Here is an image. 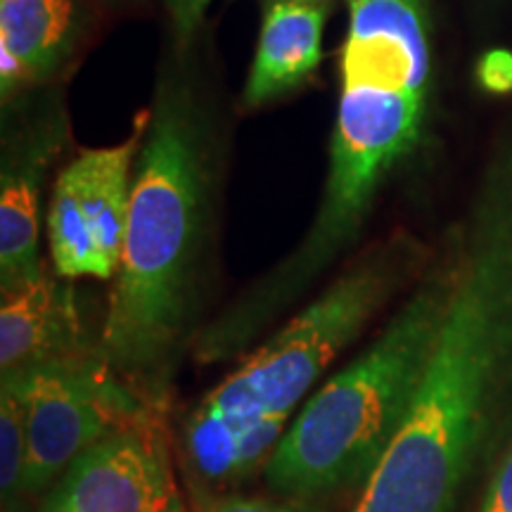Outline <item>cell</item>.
<instances>
[{
	"label": "cell",
	"mask_w": 512,
	"mask_h": 512,
	"mask_svg": "<svg viewBox=\"0 0 512 512\" xmlns=\"http://www.w3.org/2000/svg\"><path fill=\"white\" fill-rule=\"evenodd\" d=\"M147 128V112L131 138L112 147L81 150L57 176L48 209V245L60 278L112 280L124 252L131 169Z\"/></svg>",
	"instance_id": "obj_7"
},
{
	"label": "cell",
	"mask_w": 512,
	"mask_h": 512,
	"mask_svg": "<svg viewBox=\"0 0 512 512\" xmlns=\"http://www.w3.org/2000/svg\"><path fill=\"white\" fill-rule=\"evenodd\" d=\"M176 496L164 441L126 425L64 470L43 512H169Z\"/></svg>",
	"instance_id": "obj_8"
},
{
	"label": "cell",
	"mask_w": 512,
	"mask_h": 512,
	"mask_svg": "<svg viewBox=\"0 0 512 512\" xmlns=\"http://www.w3.org/2000/svg\"><path fill=\"white\" fill-rule=\"evenodd\" d=\"M299 3H320V0H299Z\"/></svg>",
	"instance_id": "obj_19"
},
{
	"label": "cell",
	"mask_w": 512,
	"mask_h": 512,
	"mask_svg": "<svg viewBox=\"0 0 512 512\" xmlns=\"http://www.w3.org/2000/svg\"><path fill=\"white\" fill-rule=\"evenodd\" d=\"M211 126L188 76L164 72L133 171L119 271L107 299L100 361L152 387L188 323L211 178Z\"/></svg>",
	"instance_id": "obj_3"
},
{
	"label": "cell",
	"mask_w": 512,
	"mask_h": 512,
	"mask_svg": "<svg viewBox=\"0 0 512 512\" xmlns=\"http://www.w3.org/2000/svg\"><path fill=\"white\" fill-rule=\"evenodd\" d=\"M446 287V261L439 254L370 347L304 403L264 465L275 491L313 498L366 486L411 411Z\"/></svg>",
	"instance_id": "obj_5"
},
{
	"label": "cell",
	"mask_w": 512,
	"mask_h": 512,
	"mask_svg": "<svg viewBox=\"0 0 512 512\" xmlns=\"http://www.w3.org/2000/svg\"><path fill=\"white\" fill-rule=\"evenodd\" d=\"M328 8L299 0H271L245 83L247 107H261L309 79L323 60Z\"/></svg>",
	"instance_id": "obj_10"
},
{
	"label": "cell",
	"mask_w": 512,
	"mask_h": 512,
	"mask_svg": "<svg viewBox=\"0 0 512 512\" xmlns=\"http://www.w3.org/2000/svg\"><path fill=\"white\" fill-rule=\"evenodd\" d=\"M418 264V245L401 233L366 247L311 304L211 389L183 427L192 477L226 484L266 465L294 408Z\"/></svg>",
	"instance_id": "obj_4"
},
{
	"label": "cell",
	"mask_w": 512,
	"mask_h": 512,
	"mask_svg": "<svg viewBox=\"0 0 512 512\" xmlns=\"http://www.w3.org/2000/svg\"><path fill=\"white\" fill-rule=\"evenodd\" d=\"M169 512H188V508H185V503H183V498H181V494L176 496V501L171 503V508H169Z\"/></svg>",
	"instance_id": "obj_18"
},
{
	"label": "cell",
	"mask_w": 512,
	"mask_h": 512,
	"mask_svg": "<svg viewBox=\"0 0 512 512\" xmlns=\"http://www.w3.org/2000/svg\"><path fill=\"white\" fill-rule=\"evenodd\" d=\"M441 254L448 287L430 361L354 512H458L512 448V131Z\"/></svg>",
	"instance_id": "obj_1"
},
{
	"label": "cell",
	"mask_w": 512,
	"mask_h": 512,
	"mask_svg": "<svg viewBox=\"0 0 512 512\" xmlns=\"http://www.w3.org/2000/svg\"><path fill=\"white\" fill-rule=\"evenodd\" d=\"M76 34L72 0H0L3 95L46 79L69 55Z\"/></svg>",
	"instance_id": "obj_12"
},
{
	"label": "cell",
	"mask_w": 512,
	"mask_h": 512,
	"mask_svg": "<svg viewBox=\"0 0 512 512\" xmlns=\"http://www.w3.org/2000/svg\"><path fill=\"white\" fill-rule=\"evenodd\" d=\"M67 136L62 112L43 114L10 138L0 183V285L15 290L43 275L38 259V192Z\"/></svg>",
	"instance_id": "obj_9"
},
{
	"label": "cell",
	"mask_w": 512,
	"mask_h": 512,
	"mask_svg": "<svg viewBox=\"0 0 512 512\" xmlns=\"http://www.w3.org/2000/svg\"><path fill=\"white\" fill-rule=\"evenodd\" d=\"M479 512H512V448L486 484V494Z\"/></svg>",
	"instance_id": "obj_16"
},
{
	"label": "cell",
	"mask_w": 512,
	"mask_h": 512,
	"mask_svg": "<svg viewBox=\"0 0 512 512\" xmlns=\"http://www.w3.org/2000/svg\"><path fill=\"white\" fill-rule=\"evenodd\" d=\"M325 190L294 252L200 337L207 361L238 354L354 247L389 171L422 136L432 81L427 0H347Z\"/></svg>",
	"instance_id": "obj_2"
},
{
	"label": "cell",
	"mask_w": 512,
	"mask_h": 512,
	"mask_svg": "<svg viewBox=\"0 0 512 512\" xmlns=\"http://www.w3.org/2000/svg\"><path fill=\"white\" fill-rule=\"evenodd\" d=\"M207 512H311L292 503H275L268 498H245V496H226L211 503Z\"/></svg>",
	"instance_id": "obj_17"
},
{
	"label": "cell",
	"mask_w": 512,
	"mask_h": 512,
	"mask_svg": "<svg viewBox=\"0 0 512 512\" xmlns=\"http://www.w3.org/2000/svg\"><path fill=\"white\" fill-rule=\"evenodd\" d=\"M29 465V432L27 411L15 382L3 377L0 387V491L3 505H15L17 498L27 496Z\"/></svg>",
	"instance_id": "obj_13"
},
{
	"label": "cell",
	"mask_w": 512,
	"mask_h": 512,
	"mask_svg": "<svg viewBox=\"0 0 512 512\" xmlns=\"http://www.w3.org/2000/svg\"><path fill=\"white\" fill-rule=\"evenodd\" d=\"M209 3L211 0H166L171 27H174L178 57L185 55L190 43L195 41L197 29L202 27L204 12H207Z\"/></svg>",
	"instance_id": "obj_14"
},
{
	"label": "cell",
	"mask_w": 512,
	"mask_h": 512,
	"mask_svg": "<svg viewBox=\"0 0 512 512\" xmlns=\"http://www.w3.org/2000/svg\"><path fill=\"white\" fill-rule=\"evenodd\" d=\"M477 79L484 91L503 95L512 93V53L496 48L482 55L477 64Z\"/></svg>",
	"instance_id": "obj_15"
},
{
	"label": "cell",
	"mask_w": 512,
	"mask_h": 512,
	"mask_svg": "<svg viewBox=\"0 0 512 512\" xmlns=\"http://www.w3.org/2000/svg\"><path fill=\"white\" fill-rule=\"evenodd\" d=\"M79 318L72 290L46 273L34 283L3 292L0 306V366L3 373L36 363L76 358Z\"/></svg>",
	"instance_id": "obj_11"
},
{
	"label": "cell",
	"mask_w": 512,
	"mask_h": 512,
	"mask_svg": "<svg viewBox=\"0 0 512 512\" xmlns=\"http://www.w3.org/2000/svg\"><path fill=\"white\" fill-rule=\"evenodd\" d=\"M15 382L27 411V494L64 475L86 448L131 425L136 403L105 363L62 358L3 373Z\"/></svg>",
	"instance_id": "obj_6"
}]
</instances>
